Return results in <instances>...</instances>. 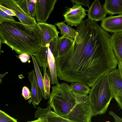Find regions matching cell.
<instances>
[{
	"mask_svg": "<svg viewBox=\"0 0 122 122\" xmlns=\"http://www.w3.org/2000/svg\"><path fill=\"white\" fill-rule=\"evenodd\" d=\"M73 44L56 61L58 79L92 87L102 75L116 68L118 61L111 36L95 21L83 20L77 26Z\"/></svg>",
	"mask_w": 122,
	"mask_h": 122,
	"instance_id": "obj_1",
	"label": "cell"
},
{
	"mask_svg": "<svg viewBox=\"0 0 122 122\" xmlns=\"http://www.w3.org/2000/svg\"><path fill=\"white\" fill-rule=\"evenodd\" d=\"M49 99L54 112L71 122H91L94 116L88 96L74 92L65 82L52 87Z\"/></svg>",
	"mask_w": 122,
	"mask_h": 122,
	"instance_id": "obj_2",
	"label": "cell"
},
{
	"mask_svg": "<svg viewBox=\"0 0 122 122\" xmlns=\"http://www.w3.org/2000/svg\"><path fill=\"white\" fill-rule=\"evenodd\" d=\"M0 43L10 47L20 55H34L41 46L40 29L37 23L27 25L15 21H6L0 24Z\"/></svg>",
	"mask_w": 122,
	"mask_h": 122,
	"instance_id": "obj_3",
	"label": "cell"
},
{
	"mask_svg": "<svg viewBox=\"0 0 122 122\" xmlns=\"http://www.w3.org/2000/svg\"><path fill=\"white\" fill-rule=\"evenodd\" d=\"M109 72L100 77L91 89L88 96L94 116L104 114L113 98L109 82Z\"/></svg>",
	"mask_w": 122,
	"mask_h": 122,
	"instance_id": "obj_4",
	"label": "cell"
},
{
	"mask_svg": "<svg viewBox=\"0 0 122 122\" xmlns=\"http://www.w3.org/2000/svg\"><path fill=\"white\" fill-rule=\"evenodd\" d=\"M109 78L113 98L122 110V79L118 69L110 71Z\"/></svg>",
	"mask_w": 122,
	"mask_h": 122,
	"instance_id": "obj_5",
	"label": "cell"
},
{
	"mask_svg": "<svg viewBox=\"0 0 122 122\" xmlns=\"http://www.w3.org/2000/svg\"><path fill=\"white\" fill-rule=\"evenodd\" d=\"M57 0H37L35 19L37 22L46 23Z\"/></svg>",
	"mask_w": 122,
	"mask_h": 122,
	"instance_id": "obj_6",
	"label": "cell"
},
{
	"mask_svg": "<svg viewBox=\"0 0 122 122\" xmlns=\"http://www.w3.org/2000/svg\"><path fill=\"white\" fill-rule=\"evenodd\" d=\"M81 5L75 4L71 8H68L64 13V22L71 26H78L86 14Z\"/></svg>",
	"mask_w": 122,
	"mask_h": 122,
	"instance_id": "obj_7",
	"label": "cell"
},
{
	"mask_svg": "<svg viewBox=\"0 0 122 122\" xmlns=\"http://www.w3.org/2000/svg\"><path fill=\"white\" fill-rule=\"evenodd\" d=\"M0 5L12 10L22 23L27 25L36 24L35 19L28 15L14 0H0Z\"/></svg>",
	"mask_w": 122,
	"mask_h": 122,
	"instance_id": "obj_8",
	"label": "cell"
},
{
	"mask_svg": "<svg viewBox=\"0 0 122 122\" xmlns=\"http://www.w3.org/2000/svg\"><path fill=\"white\" fill-rule=\"evenodd\" d=\"M41 32V46L46 47L56 37L58 36V31L55 25L46 23L37 22Z\"/></svg>",
	"mask_w": 122,
	"mask_h": 122,
	"instance_id": "obj_9",
	"label": "cell"
},
{
	"mask_svg": "<svg viewBox=\"0 0 122 122\" xmlns=\"http://www.w3.org/2000/svg\"><path fill=\"white\" fill-rule=\"evenodd\" d=\"M28 73L29 80L31 84L30 92L31 94V97L28 101V103L30 104L32 103L34 107L36 108V106L42 100L41 90L37 82L34 70H33Z\"/></svg>",
	"mask_w": 122,
	"mask_h": 122,
	"instance_id": "obj_10",
	"label": "cell"
},
{
	"mask_svg": "<svg viewBox=\"0 0 122 122\" xmlns=\"http://www.w3.org/2000/svg\"><path fill=\"white\" fill-rule=\"evenodd\" d=\"M101 26L108 32L115 33L122 32V14L106 17L102 21Z\"/></svg>",
	"mask_w": 122,
	"mask_h": 122,
	"instance_id": "obj_11",
	"label": "cell"
},
{
	"mask_svg": "<svg viewBox=\"0 0 122 122\" xmlns=\"http://www.w3.org/2000/svg\"><path fill=\"white\" fill-rule=\"evenodd\" d=\"M107 12L98 0H95L89 7L87 15L88 19L96 22L102 21L106 17Z\"/></svg>",
	"mask_w": 122,
	"mask_h": 122,
	"instance_id": "obj_12",
	"label": "cell"
},
{
	"mask_svg": "<svg viewBox=\"0 0 122 122\" xmlns=\"http://www.w3.org/2000/svg\"><path fill=\"white\" fill-rule=\"evenodd\" d=\"M47 60L49 64L47 72L50 82L52 85L59 84L57 74V67L56 61L53 55L48 46Z\"/></svg>",
	"mask_w": 122,
	"mask_h": 122,
	"instance_id": "obj_13",
	"label": "cell"
},
{
	"mask_svg": "<svg viewBox=\"0 0 122 122\" xmlns=\"http://www.w3.org/2000/svg\"><path fill=\"white\" fill-rule=\"evenodd\" d=\"M111 43L117 61H122V31L113 33Z\"/></svg>",
	"mask_w": 122,
	"mask_h": 122,
	"instance_id": "obj_14",
	"label": "cell"
},
{
	"mask_svg": "<svg viewBox=\"0 0 122 122\" xmlns=\"http://www.w3.org/2000/svg\"><path fill=\"white\" fill-rule=\"evenodd\" d=\"M103 7L110 15L122 14V0H105Z\"/></svg>",
	"mask_w": 122,
	"mask_h": 122,
	"instance_id": "obj_15",
	"label": "cell"
},
{
	"mask_svg": "<svg viewBox=\"0 0 122 122\" xmlns=\"http://www.w3.org/2000/svg\"><path fill=\"white\" fill-rule=\"evenodd\" d=\"M48 46H41L34 55L38 65L41 67L47 68L49 66L47 60Z\"/></svg>",
	"mask_w": 122,
	"mask_h": 122,
	"instance_id": "obj_16",
	"label": "cell"
},
{
	"mask_svg": "<svg viewBox=\"0 0 122 122\" xmlns=\"http://www.w3.org/2000/svg\"><path fill=\"white\" fill-rule=\"evenodd\" d=\"M37 0H23L18 3L22 10L28 15L35 19Z\"/></svg>",
	"mask_w": 122,
	"mask_h": 122,
	"instance_id": "obj_17",
	"label": "cell"
},
{
	"mask_svg": "<svg viewBox=\"0 0 122 122\" xmlns=\"http://www.w3.org/2000/svg\"><path fill=\"white\" fill-rule=\"evenodd\" d=\"M72 38L62 36L59 37L57 47L58 57L62 56L67 51L73 43Z\"/></svg>",
	"mask_w": 122,
	"mask_h": 122,
	"instance_id": "obj_18",
	"label": "cell"
},
{
	"mask_svg": "<svg viewBox=\"0 0 122 122\" xmlns=\"http://www.w3.org/2000/svg\"><path fill=\"white\" fill-rule=\"evenodd\" d=\"M31 56L33 60L37 82L40 88L42 97L47 99L44 84L43 78L41 74L38 65L35 58L32 55Z\"/></svg>",
	"mask_w": 122,
	"mask_h": 122,
	"instance_id": "obj_19",
	"label": "cell"
},
{
	"mask_svg": "<svg viewBox=\"0 0 122 122\" xmlns=\"http://www.w3.org/2000/svg\"><path fill=\"white\" fill-rule=\"evenodd\" d=\"M55 24L60 30L62 36L74 39L75 38L77 34L76 30L66 25L63 21L57 22Z\"/></svg>",
	"mask_w": 122,
	"mask_h": 122,
	"instance_id": "obj_20",
	"label": "cell"
},
{
	"mask_svg": "<svg viewBox=\"0 0 122 122\" xmlns=\"http://www.w3.org/2000/svg\"><path fill=\"white\" fill-rule=\"evenodd\" d=\"M70 86L74 92L83 95L89 94L91 90L88 85L80 82H71Z\"/></svg>",
	"mask_w": 122,
	"mask_h": 122,
	"instance_id": "obj_21",
	"label": "cell"
},
{
	"mask_svg": "<svg viewBox=\"0 0 122 122\" xmlns=\"http://www.w3.org/2000/svg\"><path fill=\"white\" fill-rule=\"evenodd\" d=\"M44 118L45 122H71L69 120L61 117L51 110L46 113Z\"/></svg>",
	"mask_w": 122,
	"mask_h": 122,
	"instance_id": "obj_22",
	"label": "cell"
},
{
	"mask_svg": "<svg viewBox=\"0 0 122 122\" xmlns=\"http://www.w3.org/2000/svg\"><path fill=\"white\" fill-rule=\"evenodd\" d=\"M44 76L43 81L44 88L47 99H49L50 93V81L47 75L46 68L43 67Z\"/></svg>",
	"mask_w": 122,
	"mask_h": 122,
	"instance_id": "obj_23",
	"label": "cell"
},
{
	"mask_svg": "<svg viewBox=\"0 0 122 122\" xmlns=\"http://www.w3.org/2000/svg\"><path fill=\"white\" fill-rule=\"evenodd\" d=\"M58 38L59 36H58L53 40L49 43V46L56 61L58 57L57 47Z\"/></svg>",
	"mask_w": 122,
	"mask_h": 122,
	"instance_id": "obj_24",
	"label": "cell"
},
{
	"mask_svg": "<svg viewBox=\"0 0 122 122\" xmlns=\"http://www.w3.org/2000/svg\"><path fill=\"white\" fill-rule=\"evenodd\" d=\"M0 122H17V120L10 116L4 112L0 111Z\"/></svg>",
	"mask_w": 122,
	"mask_h": 122,
	"instance_id": "obj_25",
	"label": "cell"
},
{
	"mask_svg": "<svg viewBox=\"0 0 122 122\" xmlns=\"http://www.w3.org/2000/svg\"><path fill=\"white\" fill-rule=\"evenodd\" d=\"M8 20L15 21L12 16L8 15L0 9V24Z\"/></svg>",
	"mask_w": 122,
	"mask_h": 122,
	"instance_id": "obj_26",
	"label": "cell"
},
{
	"mask_svg": "<svg viewBox=\"0 0 122 122\" xmlns=\"http://www.w3.org/2000/svg\"><path fill=\"white\" fill-rule=\"evenodd\" d=\"M22 95L25 100H28L31 98V94L28 88L26 86L23 88L22 90Z\"/></svg>",
	"mask_w": 122,
	"mask_h": 122,
	"instance_id": "obj_27",
	"label": "cell"
},
{
	"mask_svg": "<svg viewBox=\"0 0 122 122\" xmlns=\"http://www.w3.org/2000/svg\"><path fill=\"white\" fill-rule=\"evenodd\" d=\"M75 4H78L86 6L89 7L90 3L89 0H71Z\"/></svg>",
	"mask_w": 122,
	"mask_h": 122,
	"instance_id": "obj_28",
	"label": "cell"
},
{
	"mask_svg": "<svg viewBox=\"0 0 122 122\" xmlns=\"http://www.w3.org/2000/svg\"><path fill=\"white\" fill-rule=\"evenodd\" d=\"M31 55H28L25 53L21 54L16 56L19 58L21 61L23 63H25L29 59Z\"/></svg>",
	"mask_w": 122,
	"mask_h": 122,
	"instance_id": "obj_29",
	"label": "cell"
},
{
	"mask_svg": "<svg viewBox=\"0 0 122 122\" xmlns=\"http://www.w3.org/2000/svg\"><path fill=\"white\" fill-rule=\"evenodd\" d=\"M0 9L9 15L16 16L15 14L12 10L5 7L0 5Z\"/></svg>",
	"mask_w": 122,
	"mask_h": 122,
	"instance_id": "obj_30",
	"label": "cell"
},
{
	"mask_svg": "<svg viewBox=\"0 0 122 122\" xmlns=\"http://www.w3.org/2000/svg\"><path fill=\"white\" fill-rule=\"evenodd\" d=\"M108 113L114 117L115 122H122V118L117 115L113 111H109Z\"/></svg>",
	"mask_w": 122,
	"mask_h": 122,
	"instance_id": "obj_31",
	"label": "cell"
},
{
	"mask_svg": "<svg viewBox=\"0 0 122 122\" xmlns=\"http://www.w3.org/2000/svg\"><path fill=\"white\" fill-rule=\"evenodd\" d=\"M117 65H118V70L120 76L122 79V67L119 63L118 62Z\"/></svg>",
	"mask_w": 122,
	"mask_h": 122,
	"instance_id": "obj_32",
	"label": "cell"
},
{
	"mask_svg": "<svg viewBox=\"0 0 122 122\" xmlns=\"http://www.w3.org/2000/svg\"><path fill=\"white\" fill-rule=\"evenodd\" d=\"M8 73V72H6L5 73L0 74V84L2 83V79L3 78L5 77L6 75Z\"/></svg>",
	"mask_w": 122,
	"mask_h": 122,
	"instance_id": "obj_33",
	"label": "cell"
},
{
	"mask_svg": "<svg viewBox=\"0 0 122 122\" xmlns=\"http://www.w3.org/2000/svg\"><path fill=\"white\" fill-rule=\"evenodd\" d=\"M118 62H119V63L120 65H121L122 67V61H118Z\"/></svg>",
	"mask_w": 122,
	"mask_h": 122,
	"instance_id": "obj_34",
	"label": "cell"
},
{
	"mask_svg": "<svg viewBox=\"0 0 122 122\" xmlns=\"http://www.w3.org/2000/svg\"><path fill=\"white\" fill-rule=\"evenodd\" d=\"M15 1H16L17 2H18V3L19 2H20L22 1V0H14Z\"/></svg>",
	"mask_w": 122,
	"mask_h": 122,
	"instance_id": "obj_35",
	"label": "cell"
}]
</instances>
